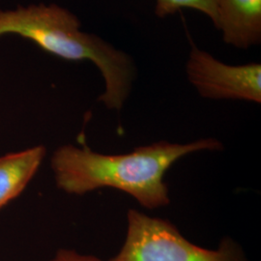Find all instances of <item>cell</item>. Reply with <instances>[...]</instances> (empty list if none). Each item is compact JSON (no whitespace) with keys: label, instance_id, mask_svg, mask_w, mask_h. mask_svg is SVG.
<instances>
[{"label":"cell","instance_id":"cell-2","mask_svg":"<svg viewBox=\"0 0 261 261\" xmlns=\"http://www.w3.org/2000/svg\"><path fill=\"white\" fill-rule=\"evenodd\" d=\"M16 34L69 61L88 60L99 69L105 92L99 101L120 111L130 95L136 68L129 55L95 34L84 32L75 14L56 4L0 10V37Z\"/></svg>","mask_w":261,"mask_h":261},{"label":"cell","instance_id":"cell-6","mask_svg":"<svg viewBox=\"0 0 261 261\" xmlns=\"http://www.w3.org/2000/svg\"><path fill=\"white\" fill-rule=\"evenodd\" d=\"M45 155L44 146H35L0 157V209L21 194Z\"/></svg>","mask_w":261,"mask_h":261},{"label":"cell","instance_id":"cell-7","mask_svg":"<svg viewBox=\"0 0 261 261\" xmlns=\"http://www.w3.org/2000/svg\"><path fill=\"white\" fill-rule=\"evenodd\" d=\"M183 9L196 10L204 14L216 27V0H156L155 14L159 18H167Z\"/></svg>","mask_w":261,"mask_h":261},{"label":"cell","instance_id":"cell-1","mask_svg":"<svg viewBox=\"0 0 261 261\" xmlns=\"http://www.w3.org/2000/svg\"><path fill=\"white\" fill-rule=\"evenodd\" d=\"M221 148V142L214 139L186 144L162 140L127 154L105 155L69 144L54 153L51 168L56 186L67 194L83 196L112 188L133 196L140 205L155 209L170 201L164 179L175 162L191 153Z\"/></svg>","mask_w":261,"mask_h":261},{"label":"cell","instance_id":"cell-8","mask_svg":"<svg viewBox=\"0 0 261 261\" xmlns=\"http://www.w3.org/2000/svg\"><path fill=\"white\" fill-rule=\"evenodd\" d=\"M50 261H103L94 255L82 254L74 250L61 249L56 252V256Z\"/></svg>","mask_w":261,"mask_h":261},{"label":"cell","instance_id":"cell-4","mask_svg":"<svg viewBox=\"0 0 261 261\" xmlns=\"http://www.w3.org/2000/svg\"><path fill=\"white\" fill-rule=\"evenodd\" d=\"M189 82L199 95L212 100H241L260 103L261 65H229L193 46L186 63Z\"/></svg>","mask_w":261,"mask_h":261},{"label":"cell","instance_id":"cell-5","mask_svg":"<svg viewBox=\"0 0 261 261\" xmlns=\"http://www.w3.org/2000/svg\"><path fill=\"white\" fill-rule=\"evenodd\" d=\"M216 28L224 43L241 49L261 42V0H216Z\"/></svg>","mask_w":261,"mask_h":261},{"label":"cell","instance_id":"cell-3","mask_svg":"<svg viewBox=\"0 0 261 261\" xmlns=\"http://www.w3.org/2000/svg\"><path fill=\"white\" fill-rule=\"evenodd\" d=\"M120 252L109 261H247L239 246L224 238L217 250L190 242L168 221L130 209Z\"/></svg>","mask_w":261,"mask_h":261}]
</instances>
